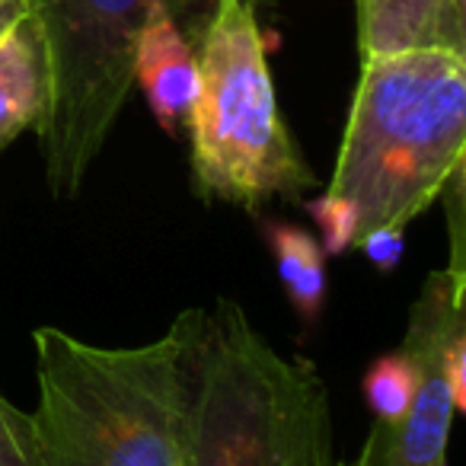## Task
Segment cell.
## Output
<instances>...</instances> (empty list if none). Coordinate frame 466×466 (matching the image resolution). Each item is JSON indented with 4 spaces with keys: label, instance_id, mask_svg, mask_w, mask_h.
Segmentation results:
<instances>
[{
    "label": "cell",
    "instance_id": "cell-6",
    "mask_svg": "<svg viewBox=\"0 0 466 466\" xmlns=\"http://www.w3.org/2000/svg\"><path fill=\"white\" fill-rule=\"evenodd\" d=\"M463 275L451 268L425 279L402 339V349L419 364V387L402 419H374L355 466H447V438L457 409L441 374V349L447 332L463 319Z\"/></svg>",
    "mask_w": 466,
    "mask_h": 466
},
{
    "label": "cell",
    "instance_id": "cell-5",
    "mask_svg": "<svg viewBox=\"0 0 466 466\" xmlns=\"http://www.w3.org/2000/svg\"><path fill=\"white\" fill-rule=\"evenodd\" d=\"M46 42L48 112L39 125L48 188L71 198L103 150L131 86V52L154 4L169 10L188 42L214 0H23Z\"/></svg>",
    "mask_w": 466,
    "mask_h": 466
},
{
    "label": "cell",
    "instance_id": "cell-10",
    "mask_svg": "<svg viewBox=\"0 0 466 466\" xmlns=\"http://www.w3.org/2000/svg\"><path fill=\"white\" fill-rule=\"evenodd\" d=\"M266 240L272 247L275 268L304 326H317L326 304V253L310 230L288 220H266Z\"/></svg>",
    "mask_w": 466,
    "mask_h": 466
},
{
    "label": "cell",
    "instance_id": "cell-15",
    "mask_svg": "<svg viewBox=\"0 0 466 466\" xmlns=\"http://www.w3.org/2000/svg\"><path fill=\"white\" fill-rule=\"evenodd\" d=\"M358 249L368 256L374 268L393 272L402 259V249H406V227H374V230L364 233L361 240H358Z\"/></svg>",
    "mask_w": 466,
    "mask_h": 466
},
{
    "label": "cell",
    "instance_id": "cell-1",
    "mask_svg": "<svg viewBox=\"0 0 466 466\" xmlns=\"http://www.w3.org/2000/svg\"><path fill=\"white\" fill-rule=\"evenodd\" d=\"M205 313L186 310L157 342L103 349L35 329L39 406L29 415L46 466H188L195 358Z\"/></svg>",
    "mask_w": 466,
    "mask_h": 466
},
{
    "label": "cell",
    "instance_id": "cell-14",
    "mask_svg": "<svg viewBox=\"0 0 466 466\" xmlns=\"http://www.w3.org/2000/svg\"><path fill=\"white\" fill-rule=\"evenodd\" d=\"M441 374H444L453 409L463 412L466 409V326H463V319H460L444 339V349H441Z\"/></svg>",
    "mask_w": 466,
    "mask_h": 466
},
{
    "label": "cell",
    "instance_id": "cell-17",
    "mask_svg": "<svg viewBox=\"0 0 466 466\" xmlns=\"http://www.w3.org/2000/svg\"><path fill=\"white\" fill-rule=\"evenodd\" d=\"M339 466H355V463H345V460H339Z\"/></svg>",
    "mask_w": 466,
    "mask_h": 466
},
{
    "label": "cell",
    "instance_id": "cell-11",
    "mask_svg": "<svg viewBox=\"0 0 466 466\" xmlns=\"http://www.w3.org/2000/svg\"><path fill=\"white\" fill-rule=\"evenodd\" d=\"M415 387H419V364L406 349L374 358L364 374V400L377 421L402 419L415 396Z\"/></svg>",
    "mask_w": 466,
    "mask_h": 466
},
{
    "label": "cell",
    "instance_id": "cell-12",
    "mask_svg": "<svg viewBox=\"0 0 466 466\" xmlns=\"http://www.w3.org/2000/svg\"><path fill=\"white\" fill-rule=\"evenodd\" d=\"M307 211L313 214L319 227V247L323 253L329 256H342L349 249H355L358 243V220H355V211L349 208V201L336 198V195L323 192L319 198H313L307 205Z\"/></svg>",
    "mask_w": 466,
    "mask_h": 466
},
{
    "label": "cell",
    "instance_id": "cell-16",
    "mask_svg": "<svg viewBox=\"0 0 466 466\" xmlns=\"http://www.w3.org/2000/svg\"><path fill=\"white\" fill-rule=\"evenodd\" d=\"M26 16V4L23 0H0V39L14 29L16 20Z\"/></svg>",
    "mask_w": 466,
    "mask_h": 466
},
{
    "label": "cell",
    "instance_id": "cell-7",
    "mask_svg": "<svg viewBox=\"0 0 466 466\" xmlns=\"http://www.w3.org/2000/svg\"><path fill=\"white\" fill-rule=\"evenodd\" d=\"M131 80L147 96V106L167 135H179L188 125V112L198 90V65L195 48L169 16L167 7L154 4L137 29L131 52Z\"/></svg>",
    "mask_w": 466,
    "mask_h": 466
},
{
    "label": "cell",
    "instance_id": "cell-2",
    "mask_svg": "<svg viewBox=\"0 0 466 466\" xmlns=\"http://www.w3.org/2000/svg\"><path fill=\"white\" fill-rule=\"evenodd\" d=\"M463 154L466 55L415 48L364 58L326 192L349 201L361 240L374 227L412 224L463 169Z\"/></svg>",
    "mask_w": 466,
    "mask_h": 466
},
{
    "label": "cell",
    "instance_id": "cell-8",
    "mask_svg": "<svg viewBox=\"0 0 466 466\" xmlns=\"http://www.w3.org/2000/svg\"><path fill=\"white\" fill-rule=\"evenodd\" d=\"M463 20V0H358L361 61L415 48L466 55Z\"/></svg>",
    "mask_w": 466,
    "mask_h": 466
},
{
    "label": "cell",
    "instance_id": "cell-4",
    "mask_svg": "<svg viewBox=\"0 0 466 466\" xmlns=\"http://www.w3.org/2000/svg\"><path fill=\"white\" fill-rule=\"evenodd\" d=\"M192 48L198 90L186 128L195 192L256 211L317 186L279 112L256 0H214Z\"/></svg>",
    "mask_w": 466,
    "mask_h": 466
},
{
    "label": "cell",
    "instance_id": "cell-3",
    "mask_svg": "<svg viewBox=\"0 0 466 466\" xmlns=\"http://www.w3.org/2000/svg\"><path fill=\"white\" fill-rule=\"evenodd\" d=\"M188 466H339L319 370L281 355L233 300L201 323Z\"/></svg>",
    "mask_w": 466,
    "mask_h": 466
},
{
    "label": "cell",
    "instance_id": "cell-13",
    "mask_svg": "<svg viewBox=\"0 0 466 466\" xmlns=\"http://www.w3.org/2000/svg\"><path fill=\"white\" fill-rule=\"evenodd\" d=\"M0 466H46L29 412L0 396Z\"/></svg>",
    "mask_w": 466,
    "mask_h": 466
},
{
    "label": "cell",
    "instance_id": "cell-9",
    "mask_svg": "<svg viewBox=\"0 0 466 466\" xmlns=\"http://www.w3.org/2000/svg\"><path fill=\"white\" fill-rule=\"evenodd\" d=\"M48 58L33 16H23L0 39V150L26 128L39 131L48 112Z\"/></svg>",
    "mask_w": 466,
    "mask_h": 466
}]
</instances>
